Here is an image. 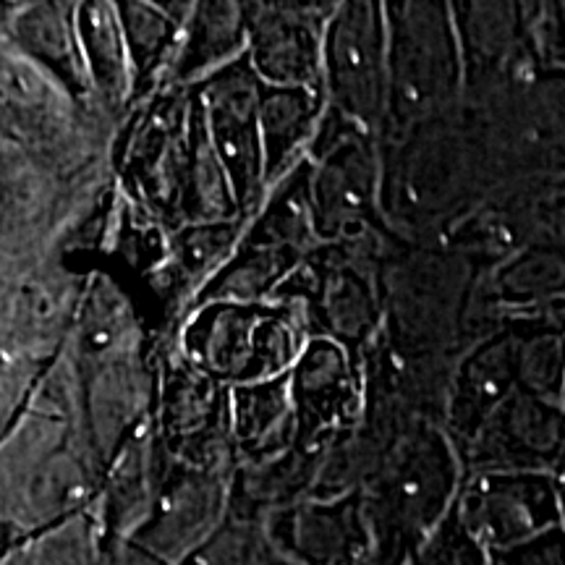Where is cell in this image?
I'll return each instance as SVG.
<instances>
[{
	"mask_svg": "<svg viewBox=\"0 0 565 565\" xmlns=\"http://www.w3.org/2000/svg\"><path fill=\"white\" fill-rule=\"evenodd\" d=\"M463 477L448 429L427 419L414 424L362 490L374 565H406L454 513Z\"/></svg>",
	"mask_w": 565,
	"mask_h": 565,
	"instance_id": "cell-1",
	"label": "cell"
},
{
	"mask_svg": "<svg viewBox=\"0 0 565 565\" xmlns=\"http://www.w3.org/2000/svg\"><path fill=\"white\" fill-rule=\"evenodd\" d=\"M0 113L3 139L19 145L63 179H79L113 162L118 126L3 40Z\"/></svg>",
	"mask_w": 565,
	"mask_h": 565,
	"instance_id": "cell-2",
	"label": "cell"
},
{
	"mask_svg": "<svg viewBox=\"0 0 565 565\" xmlns=\"http://www.w3.org/2000/svg\"><path fill=\"white\" fill-rule=\"evenodd\" d=\"M171 338L196 370L233 391L291 372L312 335L299 303L273 296L202 303Z\"/></svg>",
	"mask_w": 565,
	"mask_h": 565,
	"instance_id": "cell-3",
	"label": "cell"
},
{
	"mask_svg": "<svg viewBox=\"0 0 565 565\" xmlns=\"http://www.w3.org/2000/svg\"><path fill=\"white\" fill-rule=\"evenodd\" d=\"M385 13L391 32L385 139L398 141L454 110L466 92V68L450 3H385Z\"/></svg>",
	"mask_w": 565,
	"mask_h": 565,
	"instance_id": "cell-4",
	"label": "cell"
},
{
	"mask_svg": "<svg viewBox=\"0 0 565 565\" xmlns=\"http://www.w3.org/2000/svg\"><path fill=\"white\" fill-rule=\"evenodd\" d=\"M192 89L162 84L121 124L113 147L118 192L166 228H181Z\"/></svg>",
	"mask_w": 565,
	"mask_h": 565,
	"instance_id": "cell-5",
	"label": "cell"
},
{
	"mask_svg": "<svg viewBox=\"0 0 565 565\" xmlns=\"http://www.w3.org/2000/svg\"><path fill=\"white\" fill-rule=\"evenodd\" d=\"M380 141L328 105L309 150L317 236L322 244H366L385 231Z\"/></svg>",
	"mask_w": 565,
	"mask_h": 565,
	"instance_id": "cell-6",
	"label": "cell"
},
{
	"mask_svg": "<svg viewBox=\"0 0 565 565\" xmlns=\"http://www.w3.org/2000/svg\"><path fill=\"white\" fill-rule=\"evenodd\" d=\"M366 244H322L273 296L303 309L309 335H324L366 359L385 324L383 286Z\"/></svg>",
	"mask_w": 565,
	"mask_h": 565,
	"instance_id": "cell-7",
	"label": "cell"
},
{
	"mask_svg": "<svg viewBox=\"0 0 565 565\" xmlns=\"http://www.w3.org/2000/svg\"><path fill=\"white\" fill-rule=\"evenodd\" d=\"M154 429L175 461L228 477L242 466L231 427V387L196 370L171 335L160 341Z\"/></svg>",
	"mask_w": 565,
	"mask_h": 565,
	"instance_id": "cell-8",
	"label": "cell"
},
{
	"mask_svg": "<svg viewBox=\"0 0 565 565\" xmlns=\"http://www.w3.org/2000/svg\"><path fill=\"white\" fill-rule=\"evenodd\" d=\"M391 32L385 3L349 0L338 3L324 34L322 89L328 105L385 139L387 92H391Z\"/></svg>",
	"mask_w": 565,
	"mask_h": 565,
	"instance_id": "cell-9",
	"label": "cell"
},
{
	"mask_svg": "<svg viewBox=\"0 0 565 565\" xmlns=\"http://www.w3.org/2000/svg\"><path fill=\"white\" fill-rule=\"evenodd\" d=\"M263 84L244 55L192 87L210 141L228 171L238 212L246 223L259 215L270 196L265 179L263 121H259Z\"/></svg>",
	"mask_w": 565,
	"mask_h": 565,
	"instance_id": "cell-10",
	"label": "cell"
},
{
	"mask_svg": "<svg viewBox=\"0 0 565 565\" xmlns=\"http://www.w3.org/2000/svg\"><path fill=\"white\" fill-rule=\"evenodd\" d=\"M0 280V356L55 364L74 333L89 270L51 257Z\"/></svg>",
	"mask_w": 565,
	"mask_h": 565,
	"instance_id": "cell-11",
	"label": "cell"
},
{
	"mask_svg": "<svg viewBox=\"0 0 565 565\" xmlns=\"http://www.w3.org/2000/svg\"><path fill=\"white\" fill-rule=\"evenodd\" d=\"M105 477L84 435L51 454L0 471V524L3 547L40 529L92 511Z\"/></svg>",
	"mask_w": 565,
	"mask_h": 565,
	"instance_id": "cell-12",
	"label": "cell"
},
{
	"mask_svg": "<svg viewBox=\"0 0 565 565\" xmlns=\"http://www.w3.org/2000/svg\"><path fill=\"white\" fill-rule=\"evenodd\" d=\"M456 515L487 553L563 524L555 477L545 471H466Z\"/></svg>",
	"mask_w": 565,
	"mask_h": 565,
	"instance_id": "cell-13",
	"label": "cell"
},
{
	"mask_svg": "<svg viewBox=\"0 0 565 565\" xmlns=\"http://www.w3.org/2000/svg\"><path fill=\"white\" fill-rule=\"evenodd\" d=\"M299 443H333L366 416V359L333 338L315 335L288 372Z\"/></svg>",
	"mask_w": 565,
	"mask_h": 565,
	"instance_id": "cell-14",
	"label": "cell"
},
{
	"mask_svg": "<svg viewBox=\"0 0 565 565\" xmlns=\"http://www.w3.org/2000/svg\"><path fill=\"white\" fill-rule=\"evenodd\" d=\"M338 3H244L246 58L265 84L322 89L324 34Z\"/></svg>",
	"mask_w": 565,
	"mask_h": 565,
	"instance_id": "cell-15",
	"label": "cell"
},
{
	"mask_svg": "<svg viewBox=\"0 0 565 565\" xmlns=\"http://www.w3.org/2000/svg\"><path fill=\"white\" fill-rule=\"evenodd\" d=\"M565 456V406L515 391L461 450L466 471H545Z\"/></svg>",
	"mask_w": 565,
	"mask_h": 565,
	"instance_id": "cell-16",
	"label": "cell"
},
{
	"mask_svg": "<svg viewBox=\"0 0 565 565\" xmlns=\"http://www.w3.org/2000/svg\"><path fill=\"white\" fill-rule=\"evenodd\" d=\"M267 536L282 561L296 565H374L362 492L303 498L267 513Z\"/></svg>",
	"mask_w": 565,
	"mask_h": 565,
	"instance_id": "cell-17",
	"label": "cell"
},
{
	"mask_svg": "<svg viewBox=\"0 0 565 565\" xmlns=\"http://www.w3.org/2000/svg\"><path fill=\"white\" fill-rule=\"evenodd\" d=\"M233 477L171 463L158 503L134 542L168 565H181L223 524L231 508Z\"/></svg>",
	"mask_w": 565,
	"mask_h": 565,
	"instance_id": "cell-18",
	"label": "cell"
},
{
	"mask_svg": "<svg viewBox=\"0 0 565 565\" xmlns=\"http://www.w3.org/2000/svg\"><path fill=\"white\" fill-rule=\"evenodd\" d=\"M171 463L173 456L162 445L154 419L147 422L105 469L100 494L92 508L105 536L110 540L137 536L139 529L150 521Z\"/></svg>",
	"mask_w": 565,
	"mask_h": 565,
	"instance_id": "cell-19",
	"label": "cell"
},
{
	"mask_svg": "<svg viewBox=\"0 0 565 565\" xmlns=\"http://www.w3.org/2000/svg\"><path fill=\"white\" fill-rule=\"evenodd\" d=\"M76 11H79V3H68V0L6 3L0 40L11 42L26 58L40 63L61 84H66L82 103L97 108L87 63H84L79 30H76Z\"/></svg>",
	"mask_w": 565,
	"mask_h": 565,
	"instance_id": "cell-20",
	"label": "cell"
},
{
	"mask_svg": "<svg viewBox=\"0 0 565 565\" xmlns=\"http://www.w3.org/2000/svg\"><path fill=\"white\" fill-rule=\"evenodd\" d=\"M519 335L503 330L477 343L450 374L443 427L458 450L471 443L494 408L519 391Z\"/></svg>",
	"mask_w": 565,
	"mask_h": 565,
	"instance_id": "cell-21",
	"label": "cell"
},
{
	"mask_svg": "<svg viewBox=\"0 0 565 565\" xmlns=\"http://www.w3.org/2000/svg\"><path fill=\"white\" fill-rule=\"evenodd\" d=\"M246 228L249 223L238 217L228 223H186L171 231L168 259L152 275L150 286L166 315L175 320V330L192 312L202 288L231 263L244 242Z\"/></svg>",
	"mask_w": 565,
	"mask_h": 565,
	"instance_id": "cell-22",
	"label": "cell"
},
{
	"mask_svg": "<svg viewBox=\"0 0 565 565\" xmlns=\"http://www.w3.org/2000/svg\"><path fill=\"white\" fill-rule=\"evenodd\" d=\"M76 30H79L84 63H87L97 108L121 129V124L137 108L134 103L137 84H134L129 47H126L116 3L84 0L76 11Z\"/></svg>",
	"mask_w": 565,
	"mask_h": 565,
	"instance_id": "cell-23",
	"label": "cell"
},
{
	"mask_svg": "<svg viewBox=\"0 0 565 565\" xmlns=\"http://www.w3.org/2000/svg\"><path fill=\"white\" fill-rule=\"evenodd\" d=\"M324 110V89L263 84L259 121L265 141V179L270 192L309 158Z\"/></svg>",
	"mask_w": 565,
	"mask_h": 565,
	"instance_id": "cell-24",
	"label": "cell"
},
{
	"mask_svg": "<svg viewBox=\"0 0 565 565\" xmlns=\"http://www.w3.org/2000/svg\"><path fill=\"white\" fill-rule=\"evenodd\" d=\"M231 427L242 466H263L299 443L288 374L231 391Z\"/></svg>",
	"mask_w": 565,
	"mask_h": 565,
	"instance_id": "cell-25",
	"label": "cell"
},
{
	"mask_svg": "<svg viewBox=\"0 0 565 565\" xmlns=\"http://www.w3.org/2000/svg\"><path fill=\"white\" fill-rule=\"evenodd\" d=\"M126 47L134 68V103H147L168 79L179 55L183 30L192 19L194 3H145V0H118Z\"/></svg>",
	"mask_w": 565,
	"mask_h": 565,
	"instance_id": "cell-26",
	"label": "cell"
},
{
	"mask_svg": "<svg viewBox=\"0 0 565 565\" xmlns=\"http://www.w3.org/2000/svg\"><path fill=\"white\" fill-rule=\"evenodd\" d=\"M246 55V9L236 0H200L183 30L166 84L194 87Z\"/></svg>",
	"mask_w": 565,
	"mask_h": 565,
	"instance_id": "cell-27",
	"label": "cell"
},
{
	"mask_svg": "<svg viewBox=\"0 0 565 565\" xmlns=\"http://www.w3.org/2000/svg\"><path fill=\"white\" fill-rule=\"evenodd\" d=\"M461 40L466 89L471 82L500 74L505 63L513 61L524 32L521 6L511 3H450Z\"/></svg>",
	"mask_w": 565,
	"mask_h": 565,
	"instance_id": "cell-28",
	"label": "cell"
},
{
	"mask_svg": "<svg viewBox=\"0 0 565 565\" xmlns=\"http://www.w3.org/2000/svg\"><path fill=\"white\" fill-rule=\"evenodd\" d=\"M303 259L307 257L301 252L288 249V246L267 244L263 238H254L246 233L242 246L231 257V263L196 296L194 307H202L207 301L273 299V294L299 270Z\"/></svg>",
	"mask_w": 565,
	"mask_h": 565,
	"instance_id": "cell-29",
	"label": "cell"
},
{
	"mask_svg": "<svg viewBox=\"0 0 565 565\" xmlns=\"http://www.w3.org/2000/svg\"><path fill=\"white\" fill-rule=\"evenodd\" d=\"M192 89V87H189ZM236 194L228 171L212 147L202 110L192 95V121H189V160L183 175L181 225L186 223H228L238 221ZM244 221V217H242Z\"/></svg>",
	"mask_w": 565,
	"mask_h": 565,
	"instance_id": "cell-30",
	"label": "cell"
},
{
	"mask_svg": "<svg viewBox=\"0 0 565 565\" xmlns=\"http://www.w3.org/2000/svg\"><path fill=\"white\" fill-rule=\"evenodd\" d=\"M105 542L95 511H84L6 545L0 565H103Z\"/></svg>",
	"mask_w": 565,
	"mask_h": 565,
	"instance_id": "cell-31",
	"label": "cell"
},
{
	"mask_svg": "<svg viewBox=\"0 0 565 565\" xmlns=\"http://www.w3.org/2000/svg\"><path fill=\"white\" fill-rule=\"evenodd\" d=\"M519 335V391L540 398H565V328L536 324L529 330H515ZM565 406V404H563Z\"/></svg>",
	"mask_w": 565,
	"mask_h": 565,
	"instance_id": "cell-32",
	"label": "cell"
},
{
	"mask_svg": "<svg viewBox=\"0 0 565 565\" xmlns=\"http://www.w3.org/2000/svg\"><path fill=\"white\" fill-rule=\"evenodd\" d=\"M275 553L270 536H267L265 519L231 513L221 526L212 532L192 555L181 565H275Z\"/></svg>",
	"mask_w": 565,
	"mask_h": 565,
	"instance_id": "cell-33",
	"label": "cell"
},
{
	"mask_svg": "<svg viewBox=\"0 0 565 565\" xmlns=\"http://www.w3.org/2000/svg\"><path fill=\"white\" fill-rule=\"evenodd\" d=\"M406 565H490V553L479 545L454 513L429 536Z\"/></svg>",
	"mask_w": 565,
	"mask_h": 565,
	"instance_id": "cell-34",
	"label": "cell"
},
{
	"mask_svg": "<svg viewBox=\"0 0 565 565\" xmlns=\"http://www.w3.org/2000/svg\"><path fill=\"white\" fill-rule=\"evenodd\" d=\"M0 429L6 433L30 408L42 377L53 364H38L21 356H0Z\"/></svg>",
	"mask_w": 565,
	"mask_h": 565,
	"instance_id": "cell-35",
	"label": "cell"
},
{
	"mask_svg": "<svg viewBox=\"0 0 565 565\" xmlns=\"http://www.w3.org/2000/svg\"><path fill=\"white\" fill-rule=\"evenodd\" d=\"M490 565H565V526L547 529L513 547L494 550Z\"/></svg>",
	"mask_w": 565,
	"mask_h": 565,
	"instance_id": "cell-36",
	"label": "cell"
},
{
	"mask_svg": "<svg viewBox=\"0 0 565 565\" xmlns=\"http://www.w3.org/2000/svg\"><path fill=\"white\" fill-rule=\"evenodd\" d=\"M553 477H555V487H557V503H561V519L565 526V456H563V461L557 463Z\"/></svg>",
	"mask_w": 565,
	"mask_h": 565,
	"instance_id": "cell-37",
	"label": "cell"
},
{
	"mask_svg": "<svg viewBox=\"0 0 565 565\" xmlns=\"http://www.w3.org/2000/svg\"><path fill=\"white\" fill-rule=\"evenodd\" d=\"M275 565H296V563H288V561H282V557H278V563Z\"/></svg>",
	"mask_w": 565,
	"mask_h": 565,
	"instance_id": "cell-38",
	"label": "cell"
},
{
	"mask_svg": "<svg viewBox=\"0 0 565 565\" xmlns=\"http://www.w3.org/2000/svg\"><path fill=\"white\" fill-rule=\"evenodd\" d=\"M563 404H565V398H563Z\"/></svg>",
	"mask_w": 565,
	"mask_h": 565,
	"instance_id": "cell-39",
	"label": "cell"
}]
</instances>
